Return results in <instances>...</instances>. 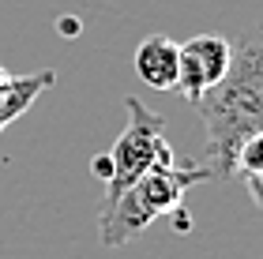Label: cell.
Masks as SVG:
<instances>
[{
    "label": "cell",
    "mask_w": 263,
    "mask_h": 259,
    "mask_svg": "<svg viewBox=\"0 0 263 259\" xmlns=\"http://www.w3.org/2000/svg\"><path fill=\"white\" fill-rule=\"evenodd\" d=\"M263 132L252 135V139H245L241 150H237V162H233V176H241V181L248 184V195H252V203L263 207Z\"/></svg>",
    "instance_id": "7"
},
{
    "label": "cell",
    "mask_w": 263,
    "mask_h": 259,
    "mask_svg": "<svg viewBox=\"0 0 263 259\" xmlns=\"http://www.w3.org/2000/svg\"><path fill=\"white\" fill-rule=\"evenodd\" d=\"M233 64V42L222 34H196L177 45V90L192 105L203 90L222 83Z\"/></svg>",
    "instance_id": "4"
},
{
    "label": "cell",
    "mask_w": 263,
    "mask_h": 259,
    "mask_svg": "<svg viewBox=\"0 0 263 259\" xmlns=\"http://www.w3.org/2000/svg\"><path fill=\"white\" fill-rule=\"evenodd\" d=\"M94 176L109 181V154H98V158H94Z\"/></svg>",
    "instance_id": "8"
},
{
    "label": "cell",
    "mask_w": 263,
    "mask_h": 259,
    "mask_svg": "<svg viewBox=\"0 0 263 259\" xmlns=\"http://www.w3.org/2000/svg\"><path fill=\"white\" fill-rule=\"evenodd\" d=\"M53 83H57L53 68H42V72H30V75H11L4 94H0V132H4L11 121H19V116L38 102V94L49 90Z\"/></svg>",
    "instance_id": "6"
},
{
    "label": "cell",
    "mask_w": 263,
    "mask_h": 259,
    "mask_svg": "<svg viewBox=\"0 0 263 259\" xmlns=\"http://www.w3.org/2000/svg\"><path fill=\"white\" fill-rule=\"evenodd\" d=\"M196 116L207 132V162L211 181H230L233 162L245 139L263 132V45L259 34H245L233 45V64L222 83L203 90L192 102Z\"/></svg>",
    "instance_id": "1"
},
{
    "label": "cell",
    "mask_w": 263,
    "mask_h": 259,
    "mask_svg": "<svg viewBox=\"0 0 263 259\" xmlns=\"http://www.w3.org/2000/svg\"><path fill=\"white\" fill-rule=\"evenodd\" d=\"M136 75L154 90H177V42L151 34L136 45Z\"/></svg>",
    "instance_id": "5"
},
{
    "label": "cell",
    "mask_w": 263,
    "mask_h": 259,
    "mask_svg": "<svg viewBox=\"0 0 263 259\" xmlns=\"http://www.w3.org/2000/svg\"><path fill=\"white\" fill-rule=\"evenodd\" d=\"M8 79H11V75L4 72V64H0V94H4V87H8Z\"/></svg>",
    "instance_id": "9"
},
{
    "label": "cell",
    "mask_w": 263,
    "mask_h": 259,
    "mask_svg": "<svg viewBox=\"0 0 263 259\" xmlns=\"http://www.w3.org/2000/svg\"><path fill=\"white\" fill-rule=\"evenodd\" d=\"M128 109V124L117 135V143L109 150V181H105V203H113L117 195L132 188L143 173L162 169V166H177L173 147L165 143V121L154 109H147L139 98H124Z\"/></svg>",
    "instance_id": "3"
},
{
    "label": "cell",
    "mask_w": 263,
    "mask_h": 259,
    "mask_svg": "<svg viewBox=\"0 0 263 259\" xmlns=\"http://www.w3.org/2000/svg\"><path fill=\"white\" fill-rule=\"evenodd\" d=\"M211 181V169L203 162H188V166H162L143 173L132 188H124L113 203H105L98 218V241L105 248H121V244L136 241L151 222L165 218L173 207H181L188 188Z\"/></svg>",
    "instance_id": "2"
}]
</instances>
